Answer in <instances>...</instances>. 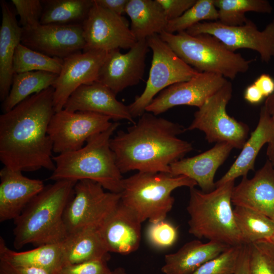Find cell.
<instances>
[{"instance_id": "obj_1", "label": "cell", "mask_w": 274, "mask_h": 274, "mask_svg": "<svg viewBox=\"0 0 274 274\" xmlns=\"http://www.w3.org/2000/svg\"><path fill=\"white\" fill-rule=\"evenodd\" d=\"M51 86L31 95L0 115V160L12 170H54L53 143L48 134L55 113Z\"/></svg>"}, {"instance_id": "obj_2", "label": "cell", "mask_w": 274, "mask_h": 274, "mask_svg": "<svg viewBox=\"0 0 274 274\" xmlns=\"http://www.w3.org/2000/svg\"><path fill=\"white\" fill-rule=\"evenodd\" d=\"M185 131L178 123L145 112L110 140L119 170L170 174V165L193 150L191 143L178 137Z\"/></svg>"}, {"instance_id": "obj_3", "label": "cell", "mask_w": 274, "mask_h": 274, "mask_svg": "<svg viewBox=\"0 0 274 274\" xmlns=\"http://www.w3.org/2000/svg\"><path fill=\"white\" fill-rule=\"evenodd\" d=\"M77 182L55 181L45 186L15 220L13 246L19 250L62 242L67 233L63 221L66 207L74 195Z\"/></svg>"}, {"instance_id": "obj_4", "label": "cell", "mask_w": 274, "mask_h": 274, "mask_svg": "<svg viewBox=\"0 0 274 274\" xmlns=\"http://www.w3.org/2000/svg\"><path fill=\"white\" fill-rule=\"evenodd\" d=\"M119 125L112 122L106 130L90 137L82 148L53 156L55 167L49 179L89 180L109 192L120 193L124 178L110 147V140Z\"/></svg>"}, {"instance_id": "obj_5", "label": "cell", "mask_w": 274, "mask_h": 274, "mask_svg": "<svg viewBox=\"0 0 274 274\" xmlns=\"http://www.w3.org/2000/svg\"><path fill=\"white\" fill-rule=\"evenodd\" d=\"M234 181L204 192L190 189L187 211L190 216L189 232L198 238H206L229 246L243 245L232 208Z\"/></svg>"}, {"instance_id": "obj_6", "label": "cell", "mask_w": 274, "mask_h": 274, "mask_svg": "<svg viewBox=\"0 0 274 274\" xmlns=\"http://www.w3.org/2000/svg\"><path fill=\"white\" fill-rule=\"evenodd\" d=\"M197 185L185 176H173L166 173L139 172L122 181L121 201L137 215L142 222L164 220L172 210V192L181 187L189 188Z\"/></svg>"}, {"instance_id": "obj_7", "label": "cell", "mask_w": 274, "mask_h": 274, "mask_svg": "<svg viewBox=\"0 0 274 274\" xmlns=\"http://www.w3.org/2000/svg\"><path fill=\"white\" fill-rule=\"evenodd\" d=\"M159 36L181 59L199 72L233 80L238 74L247 72L252 62L209 34L191 35L186 31L177 33L164 31Z\"/></svg>"}, {"instance_id": "obj_8", "label": "cell", "mask_w": 274, "mask_h": 274, "mask_svg": "<svg viewBox=\"0 0 274 274\" xmlns=\"http://www.w3.org/2000/svg\"><path fill=\"white\" fill-rule=\"evenodd\" d=\"M120 200V193L105 191L96 182L78 181L63 214L67 236L83 230L100 229Z\"/></svg>"}, {"instance_id": "obj_9", "label": "cell", "mask_w": 274, "mask_h": 274, "mask_svg": "<svg viewBox=\"0 0 274 274\" xmlns=\"http://www.w3.org/2000/svg\"><path fill=\"white\" fill-rule=\"evenodd\" d=\"M152 59L146 87L128 106L133 118L142 116L155 96L174 84L189 80L198 72L185 63L163 41L159 35L147 39Z\"/></svg>"}, {"instance_id": "obj_10", "label": "cell", "mask_w": 274, "mask_h": 274, "mask_svg": "<svg viewBox=\"0 0 274 274\" xmlns=\"http://www.w3.org/2000/svg\"><path fill=\"white\" fill-rule=\"evenodd\" d=\"M232 95V84L228 80L194 113V118L186 130H199L210 143H227L233 148L242 149L250 129L247 124L228 114L226 107Z\"/></svg>"}, {"instance_id": "obj_11", "label": "cell", "mask_w": 274, "mask_h": 274, "mask_svg": "<svg viewBox=\"0 0 274 274\" xmlns=\"http://www.w3.org/2000/svg\"><path fill=\"white\" fill-rule=\"evenodd\" d=\"M107 116L90 112H71L62 109L53 115L48 134L53 152L58 154L82 148L91 136L102 132L112 124Z\"/></svg>"}, {"instance_id": "obj_12", "label": "cell", "mask_w": 274, "mask_h": 274, "mask_svg": "<svg viewBox=\"0 0 274 274\" xmlns=\"http://www.w3.org/2000/svg\"><path fill=\"white\" fill-rule=\"evenodd\" d=\"M186 31L191 35H212L233 52L240 49L256 51L262 61L267 63L274 58V20L262 30L249 19L244 24L236 26L225 25L218 21H203Z\"/></svg>"}, {"instance_id": "obj_13", "label": "cell", "mask_w": 274, "mask_h": 274, "mask_svg": "<svg viewBox=\"0 0 274 274\" xmlns=\"http://www.w3.org/2000/svg\"><path fill=\"white\" fill-rule=\"evenodd\" d=\"M82 28L85 41L83 51L129 49L137 42L125 18L100 7L94 0Z\"/></svg>"}, {"instance_id": "obj_14", "label": "cell", "mask_w": 274, "mask_h": 274, "mask_svg": "<svg viewBox=\"0 0 274 274\" xmlns=\"http://www.w3.org/2000/svg\"><path fill=\"white\" fill-rule=\"evenodd\" d=\"M227 81L217 74L198 72L189 80L174 84L163 90L147 107L146 112L157 116L178 106L199 108Z\"/></svg>"}, {"instance_id": "obj_15", "label": "cell", "mask_w": 274, "mask_h": 274, "mask_svg": "<svg viewBox=\"0 0 274 274\" xmlns=\"http://www.w3.org/2000/svg\"><path fill=\"white\" fill-rule=\"evenodd\" d=\"M147 39L138 41L125 53L119 49L107 52L100 68L97 81L117 95L138 84L143 79L149 51Z\"/></svg>"}, {"instance_id": "obj_16", "label": "cell", "mask_w": 274, "mask_h": 274, "mask_svg": "<svg viewBox=\"0 0 274 274\" xmlns=\"http://www.w3.org/2000/svg\"><path fill=\"white\" fill-rule=\"evenodd\" d=\"M107 52L97 50L80 51L63 59L61 70L52 86L55 112L63 109L70 95L80 86L97 81Z\"/></svg>"}, {"instance_id": "obj_17", "label": "cell", "mask_w": 274, "mask_h": 274, "mask_svg": "<svg viewBox=\"0 0 274 274\" xmlns=\"http://www.w3.org/2000/svg\"><path fill=\"white\" fill-rule=\"evenodd\" d=\"M21 43L47 56L62 59L83 51L85 46L82 24H40L22 29Z\"/></svg>"}, {"instance_id": "obj_18", "label": "cell", "mask_w": 274, "mask_h": 274, "mask_svg": "<svg viewBox=\"0 0 274 274\" xmlns=\"http://www.w3.org/2000/svg\"><path fill=\"white\" fill-rule=\"evenodd\" d=\"M108 87L96 81L83 85L70 95L63 109L71 112H90L109 117L115 121L126 120L134 124L128 106L118 100Z\"/></svg>"}, {"instance_id": "obj_19", "label": "cell", "mask_w": 274, "mask_h": 274, "mask_svg": "<svg viewBox=\"0 0 274 274\" xmlns=\"http://www.w3.org/2000/svg\"><path fill=\"white\" fill-rule=\"evenodd\" d=\"M235 206L260 213L274 221V167L268 159L251 179L243 177L231 196Z\"/></svg>"}, {"instance_id": "obj_20", "label": "cell", "mask_w": 274, "mask_h": 274, "mask_svg": "<svg viewBox=\"0 0 274 274\" xmlns=\"http://www.w3.org/2000/svg\"><path fill=\"white\" fill-rule=\"evenodd\" d=\"M0 222L15 220L44 188L43 181L4 166L0 170Z\"/></svg>"}, {"instance_id": "obj_21", "label": "cell", "mask_w": 274, "mask_h": 274, "mask_svg": "<svg viewBox=\"0 0 274 274\" xmlns=\"http://www.w3.org/2000/svg\"><path fill=\"white\" fill-rule=\"evenodd\" d=\"M142 223L135 213L120 200L99 229L109 252L127 255L137 250L141 242Z\"/></svg>"}, {"instance_id": "obj_22", "label": "cell", "mask_w": 274, "mask_h": 274, "mask_svg": "<svg viewBox=\"0 0 274 274\" xmlns=\"http://www.w3.org/2000/svg\"><path fill=\"white\" fill-rule=\"evenodd\" d=\"M233 149L227 143H216L213 147L205 152L172 163L170 165V174L173 176H186L195 181L201 191L209 192L216 188V173Z\"/></svg>"}, {"instance_id": "obj_23", "label": "cell", "mask_w": 274, "mask_h": 274, "mask_svg": "<svg viewBox=\"0 0 274 274\" xmlns=\"http://www.w3.org/2000/svg\"><path fill=\"white\" fill-rule=\"evenodd\" d=\"M274 142V123L264 107H261L255 129L247 140L239 154L228 171L216 182V187L239 177H246L254 170L257 156L266 144Z\"/></svg>"}, {"instance_id": "obj_24", "label": "cell", "mask_w": 274, "mask_h": 274, "mask_svg": "<svg viewBox=\"0 0 274 274\" xmlns=\"http://www.w3.org/2000/svg\"><path fill=\"white\" fill-rule=\"evenodd\" d=\"M2 20L0 27V100L8 96L14 76L13 65L15 52L21 43L22 28L16 13L7 2L1 0Z\"/></svg>"}, {"instance_id": "obj_25", "label": "cell", "mask_w": 274, "mask_h": 274, "mask_svg": "<svg viewBox=\"0 0 274 274\" xmlns=\"http://www.w3.org/2000/svg\"><path fill=\"white\" fill-rule=\"evenodd\" d=\"M229 247L214 241L206 243L199 240L189 242L176 252L165 256V263L161 271L164 274H192L206 262Z\"/></svg>"}, {"instance_id": "obj_26", "label": "cell", "mask_w": 274, "mask_h": 274, "mask_svg": "<svg viewBox=\"0 0 274 274\" xmlns=\"http://www.w3.org/2000/svg\"><path fill=\"white\" fill-rule=\"evenodd\" d=\"M0 260L15 266L34 267L44 270L49 274H57L63 266L61 242L17 252L9 248L1 236Z\"/></svg>"}, {"instance_id": "obj_27", "label": "cell", "mask_w": 274, "mask_h": 274, "mask_svg": "<svg viewBox=\"0 0 274 274\" xmlns=\"http://www.w3.org/2000/svg\"><path fill=\"white\" fill-rule=\"evenodd\" d=\"M61 245L63 266L109 259V252L99 229H86L68 235Z\"/></svg>"}, {"instance_id": "obj_28", "label": "cell", "mask_w": 274, "mask_h": 274, "mask_svg": "<svg viewBox=\"0 0 274 274\" xmlns=\"http://www.w3.org/2000/svg\"><path fill=\"white\" fill-rule=\"evenodd\" d=\"M125 13L130 18V28L137 41L160 35L168 21L156 0H128Z\"/></svg>"}, {"instance_id": "obj_29", "label": "cell", "mask_w": 274, "mask_h": 274, "mask_svg": "<svg viewBox=\"0 0 274 274\" xmlns=\"http://www.w3.org/2000/svg\"><path fill=\"white\" fill-rule=\"evenodd\" d=\"M57 76L44 71L14 74L9 93L2 103L3 113L11 110L31 95L52 86Z\"/></svg>"}, {"instance_id": "obj_30", "label": "cell", "mask_w": 274, "mask_h": 274, "mask_svg": "<svg viewBox=\"0 0 274 274\" xmlns=\"http://www.w3.org/2000/svg\"><path fill=\"white\" fill-rule=\"evenodd\" d=\"M41 24H82L93 0H43Z\"/></svg>"}, {"instance_id": "obj_31", "label": "cell", "mask_w": 274, "mask_h": 274, "mask_svg": "<svg viewBox=\"0 0 274 274\" xmlns=\"http://www.w3.org/2000/svg\"><path fill=\"white\" fill-rule=\"evenodd\" d=\"M233 214L243 244L269 240L274 234V221L253 210L235 206Z\"/></svg>"}, {"instance_id": "obj_32", "label": "cell", "mask_w": 274, "mask_h": 274, "mask_svg": "<svg viewBox=\"0 0 274 274\" xmlns=\"http://www.w3.org/2000/svg\"><path fill=\"white\" fill-rule=\"evenodd\" d=\"M218 10V21L225 25L236 26L244 24L249 19L248 12L270 14L273 8L266 0H214Z\"/></svg>"}, {"instance_id": "obj_33", "label": "cell", "mask_w": 274, "mask_h": 274, "mask_svg": "<svg viewBox=\"0 0 274 274\" xmlns=\"http://www.w3.org/2000/svg\"><path fill=\"white\" fill-rule=\"evenodd\" d=\"M63 59L52 57L31 49L20 43L17 47L13 59L14 74L32 71H44L58 75Z\"/></svg>"}, {"instance_id": "obj_34", "label": "cell", "mask_w": 274, "mask_h": 274, "mask_svg": "<svg viewBox=\"0 0 274 274\" xmlns=\"http://www.w3.org/2000/svg\"><path fill=\"white\" fill-rule=\"evenodd\" d=\"M218 13L214 0H196L181 16L168 21L165 31L169 33L186 31L201 22L218 21Z\"/></svg>"}, {"instance_id": "obj_35", "label": "cell", "mask_w": 274, "mask_h": 274, "mask_svg": "<svg viewBox=\"0 0 274 274\" xmlns=\"http://www.w3.org/2000/svg\"><path fill=\"white\" fill-rule=\"evenodd\" d=\"M248 245L251 274H274V244L262 240Z\"/></svg>"}, {"instance_id": "obj_36", "label": "cell", "mask_w": 274, "mask_h": 274, "mask_svg": "<svg viewBox=\"0 0 274 274\" xmlns=\"http://www.w3.org/2000/svg\"><path fill=\"white\" fill-rule=\"evenodd\" d=\"M243 245L230 246L192 274H234Z\"/></svg>"}, {"instance_id": "obj_37", "label": "cell", "mask_w": 274, "mask_h": 274, "mask_svg": "<svg viewBox=\"0 0 274 274\" xmlns=\"http://www.w3.org/2000/svg\"><path fill=\"white\" fill-rule=\"evenodd\" d=\"M177 228L165 219L150 223L146 230V236L149 244L158 249L172 247L178 238Z\"/></svg>"}, {"instance_id": "obj_38", "label": "cell", "mask_w": 274, "mask_h": 274, "mask_svg": "<svg viewBox=\"0 0 274 274\" xmlns=\"http://www.w3.org/2000/svg\"><path fill=\"white\" fill-rule=\"evenodd\" d=\"M11 2L19 16V24L22 29L31 28L40 24L43 9L42 1L12 0Z\"/></svg>"}, {"instance_id": "obj_39", "label": "cell", "mask_w": 274, "mask_h": 274, "mask_svg": "<svg viewBox=\"0 0 274 274\" xmlns=\"http://www.w3.org/2000/svg\"><path fill=\"white\" fill-rule=\"evenodd\" d=\"M107 261L93 260L63 266L57 274H110Z\"/></svg>"}, {"instance_id": "obj_40", "label": "cell", "mask_w": 274, "mask_h": 274, "mask_svg": "<svg viewBox=\"0 0 274 274\" xmlns=\"http://www.w3.org/2000/svg\"><path fill=\"white\" fill-rule=\"evenodd\" d=\"M162 7L168 21L181 16L196 0H156Z\"/></svg>"}, {"instance_id": "obj_41", "label": "cell", "mask_w": 274, "mask_h": 274, "mask_svg": "<svg viewBox=\"0 0 274 274\" xmlns=\"http://www.w3.org/2000/svg\"><path fill=\"white\" fill-rule=\"evenodd\" d=\"M0 274H49L44 270L29 267L17 266L0 260Z\"/></svg>"}, {"instance_id": "obj_42", "label": "cell", "mask_w": 274, "mask_h": 274, "mask_svg": "<svg viewBox=\"0 0 274 274\" xmlns=\"http://www.w3.org/2000/svg\"><path fill=\"white\" fill-rule=\"evenodd\" d=\"M100 7L118 15L125 13L128 0H94Z\"/></svg>"}, {"instance_id": "obj_43", "label": "cell", "mask_w": 274, "mask_h": 274, "mask_svg": "<svg viewBox=\"0 0 274 274\" xmlns=\"http://www.w3.org/2000/svg\"><path fill=\"white\" fill-rule=\"evenodd\" d=\"M234 274H251L250 250L248 245H242Z\"/></svg>"}, {"instance_id": "obj_44", "label": "cell", "mask_w": 274, "mask_h": 274, "mask_svg": "<svg viewBox=\"0 0 274 274\" xmlns=\"http://www.w3.org/2000/svg\"><path fill=\"white\" fill-rule=\"evenodd\" d=\"M253 83L258 87L265 97L274 92V80L268 74H261Z\"/></svg>"}, {"instance_id": "obj_45", "label": "cell", "mask_w": 274, "mask_h": 274, "mask_svg": "<svg viewBox=\"0 0 274 274\" xmlns=\"http://www.w3.org/2000/svg\"><path fill=\"white\" fill-rule=\"evenodd\" d=\"M244 97L248 102L257 105L262 102L265 97L258 87L253 83L245 90Z\"/></svg>"}, {"instance_id": "obj_46", "label": "cell", "mask_w": 274, "mask_h": 274, "mask_svg": "<svg viewBox=\"0 0 274 274\" xmlns=\"http://www.w3.org/2000/svg\"><path fill=\"white\" fill-rule=\"evenodd\" d=\"M264 107L274 123V92L266 97ZM266 155L270 161L274 160V142L268 145Z\"/></svg>"}, {"instance_id": "obj_47", "label": "cell", "mask_w": 274, "mask_h": 274, "mask_svg": "<svg viewBox=\"0 0 274 274\" xmlns=\"http://www.w3.org/2000/svg\"><path fill=\"white\" fill-rule=\"evenodd\" d=\"M110 274H126V273L124 268L118 267L111 271Z\"/></svg>"}, {"instance_id": "obj_48", "label": "cell", "mask_w": 274, "mask_h": 274, "mask_svg": "<svg viewBox=\"0 0 274 274\" xmlns=\"http://www.w3.org/2000/svg\"><path fill=\"white\" fill-rule=\"evenodd\" d=\"M272 243H273L274 244V234L273 235V236L270 238V239H269Z\"/></svg>"}, {"instance_id": "obj_49", "label": "cell", "mask_w": 274, "mask_h": 274, "mask_svg": "<svg viewBox=\"0 0 274 274\" xmlns=\"http://www.w3.org/2000/svg\"><path fill=\"white\" fill-rule=\"evenodd\" d=\"M271 161L272 164V165H273V167H274V160H272V161Z\"/></svg>"}]
</instances>
